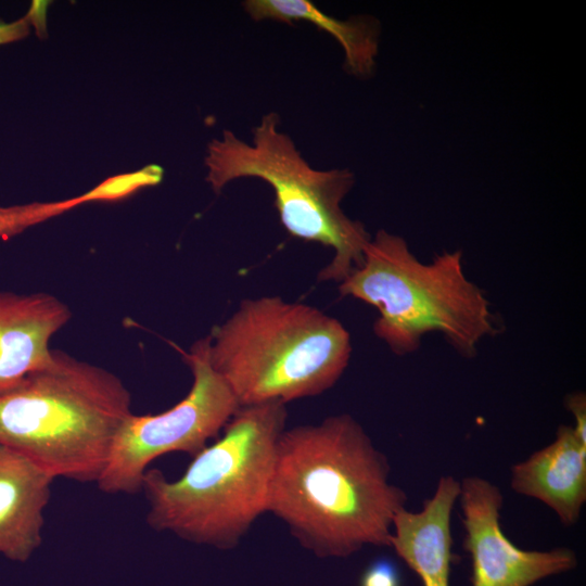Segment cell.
Returning a JSON list of instances; mask_svg holds the SVG:
<instances>
[{"instance_id":"6da1fadb","label":"cell","mask_w":586,"mask_h":586,"mask_svg":"<svg viewBox=\"0 0 586 586\" xmlns=\"http://www.w3.org/2000/svg\"><path fill=\"white\" fill-rule=\"evenodd\" d=\"M362 425L348 413L285 429L278 441L267 512L321 558L388 547L407 494Z\"/></svg>"},{"instance_id":"7a4b0ae2","label":"cell","mask_w":586,"mask_h":586,"mask_svg":"<svg viewBox=\"0 0 586 586\" xmlns=\"http://www.w3.org/2000/svg\"><path fill=\"white\" fill-rule=\"evenodd\" d=\"M286 418L282 403L240 407L224 434L192 457L179 479L150 468L141 484L148 524L194 544L234 548L267 512Z\"/></svg>"},{"instance_id":"3957f363","label":"cell","mask_w":586,"mask_h":586,"mask_svg":"<svg viewBox=\"0 0 586 586\" xmlns=\"http://www.w3.org/2000/svg\"><path fill=\"white\" fill-rule=\"evenodd\" d=\"M208 339L209 362L239 407L320 395L340 380L352 354L340 320L280 296L242 300Z\"/></svg>"},{"instance_id":"277c9868","label":"cell","mask_w":586,"mask_h":586,"mask_svg":"<svg viewBox=\"0 0 586 586\" xmlns=\"http://www.w3.org/2000/svg\"><path fill=\"white\" fill-rule=\"evenodd\" d=\"M130 407L117 375L53 349L47 367L0 394V445L54 480L97 483Z\"/></svg>"},{"instance_id":"5b68a950","label":"cell","mask_w":586,"mask_h":586,"mask_svg":"<svg viewBox=\"0 0 586 586\" xmlns=\"http://www.w3.org/2000/svg\"><path fill=\"white\" fill-rule=\"evenodd\" d=\"M339 292L377 308L373 332L399 356L416 352L426 333L440 332L470 358L483 339L500 331L484 292L464 275L460 250L424 264L402 237L385 230L370 239Z\"/></svg>"},{"instance_id":"8992f818","label":"cell","mask_w":586,"mask_h":586,"mask_svg":"<svg viewBox=\"0 0 586 586\" xmlns=\"http://www.w3.org/2000/svg\"><path fill=\"white\" fill-rule=\"evenodd\" d=\"M277 113L264 115L249 143L230 130L207 145L206 182L215 192L239 178H258L275 194L280 221L294 238L331 247V262L318 273L320 281L341 283L358 267L371 237L365 225L345 215L343 199L354 186L348 169L313 168L295 143L279 129Z\"/></svg>"},{"instance_id":"52a82bcc","label":"cell","mask_w":586,"mask_h":586,"mask_svg":"<svg viewBox=\"0 0 586 586\" xmlns=\"http://www.w3.org/2000/svg\"><path fill=\"white\" fill-rule=\"evenodd\" d=\"M208 335L181 352L193 382L189 393L171 408L156 415L131 413L112 444L97 481L105 494H138L149 466L169 453L194 457L218 436L240 408L208 357Z\"/></svg>"},{"instance_id":"ba28073f","label":"cell","mask_w":586,"mask_h":586,"mask_svg":"<svg viewBox=\"0 0 586 586\" xmlns=\"http://www.w3.org/2000/svg\"><path fill=\"white\" fill-rule=\"evenodd\" d=\"M458 499L466 533L463 549L472 564V586H532L576 566L577 557L570 548L542 551L514 545L500 526L504 496L487 479L463 477Z\"/></svg>"},{"instance_id":"9c48e42d","label":"cell","mask_w":586,"mask_h":586,"mask_svg":"<svg viewBox=\"0 0 586 586\" xmlns=\"http://www.w3.org/2000/svg\"><path fill=\"white\" fill-rule=\"evenodd\" d=\"M69 319L54 295L0 291V394L51 362L50 340Z\"/></svg>"},{"instance_id":"30bf717a","label":"cell","mask_w":586,"mask_h":586,"mask_svg":"<svg viewBox=\"0 0 586 586\" xmlns=\"http://www.w3.org/2000/svg\"><path fill=\"white\" fill-rule=\"evenodd\" d=\"M510 487L546 505L563 526L574 525L586 502V442L572 425H559L549 445L511 467Z\"/></svg>"},{"instance_id":"8fae6325","label":"cell","mask_w":586,"mask_h":586,"mask_svg":"<svg viewBox=\"0 0 586 586\" xmlns=\"http://www.w3.org/2000/svg\"><path fill=\"white\" fill-rule=\"evenodd\" d=\"M460 481L441 476L420 511L406 508L393 521L390 546L419 576L423 586H450L453 563L451 513Z\"/></svg>"},{"instance_id":"7c38bea8","label":"cell","mask_w":586,"mask_h":586,"mask_svg":"<svg viewBox=\"0 0 586 586\" xmlns=\"http://www.w3.org/2000/svg\"><path fill=\"white\" fill-rule=\"evenodd\" d=\"M53 481L29 459L0 445V555L24 561L40 546Z\"/></svg>"},{"instance_id":"4fadbf2b","label":"cell","mask_w":586,"mask_h":586,"mask_svg":"<svg viewBox=\"0 0 586 586\" xmlns=\"http://www.w3.org/2000/svg\"><path fill=\"white\" fill-rule=\"evenodd\" d=\"M242 7L254 21H304L330 34L344 51L346 69L356 76H368L374 68L380 28L371 16L337 20L307 0H246Z\"/></svg>"},{"instance_id":"5bb4252c","label":"cell","mask_w":586,"mask_h":586,"mask_svg":"<svg viewBox=\"0 0 586 586\" xmlns=\"http://www.w3.org/2000/svg\"><path fill=\"white\" fill-rule=\"evenodd\" d=\"M164 170L158 165H148L137 171L123 174L105 179L103 182L78 195L79 204L93 201H115L130 195L135 191L158 184Z\"/></svg>"},{"instance_id":"9a60e30c","label":"cell","mask_w":586,"mask_h":586,"mask_svg":"<svg viewBox=\"0 0 586 586\" xmlns=\"http://www.w3.org/2000/svg\"><path fill=\"white\" fill-rule=\"evenodd\" d=\"M69 211L66 200L0 206V238L7 239Z\"/></svg>"},{"instance_id":"2e32d148","label":"cell","mask_w":586,"mask_h":586,"mask_svg":"<svg viewBox=\"0 0 586 586\" xmlns=\"http://www.w3.org/2000/svg\"><path fill=\"white\" fill-rule=\"evenodd\" d=\"M359 586H402L400 574L392 561L379 559L364 571Z\"/></svg>"},{"instance_id":"e0dca14e","label":"cell","mask_w":586,"mask_h":586,"mask_svg":"<svg viewBox=\"0 0 586 586\" xmlns=\"http://www.w3.org/2000/svg\"><path fill=\"white\" fill-rule=\"evenodd\" d=\"M564 404L566 409L574 416L573 429L577 436L586 442V396L584 392L569 394Z\"/></svg>"},{"instance_id":"ac0fdd59","label":"cell","mask_w":586,"mask_h":586,"mask_svg":"<svg viewBox=\"0 0 586 586\" xmlns=\"http://www.w3.org/2000/svg\"><path fill=\"white\" fill-rule=\"evenodd\" d=\"M33 11L24 17L13 22L0 21V44L13 42L25 38L30 30Z\"/></svg>"}]
</instances>
